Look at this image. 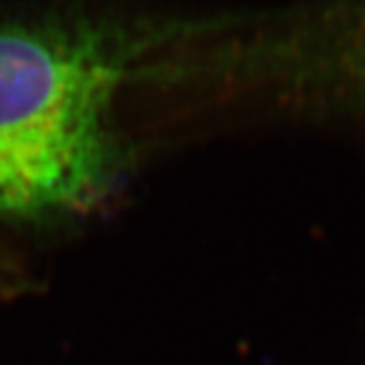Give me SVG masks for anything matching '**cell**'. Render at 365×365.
Returning a JSON list of instances; mask_svg holds the SVG:
<instances>
[{"label":"cell","instance_id":"6da1fadb","mask_svg":"<svg viewBox=\"0 0 365 365\" xmlns=\"http://www.w3.org/2000/svg\"><path fill=\"white\" fill-rule=\"evenodd\" d=\"M148 41L78 16L0 21V222L104 199L120 157L114 98Z\"/></svg>","mask_w":365,"mask_h":365}]
</instances>
